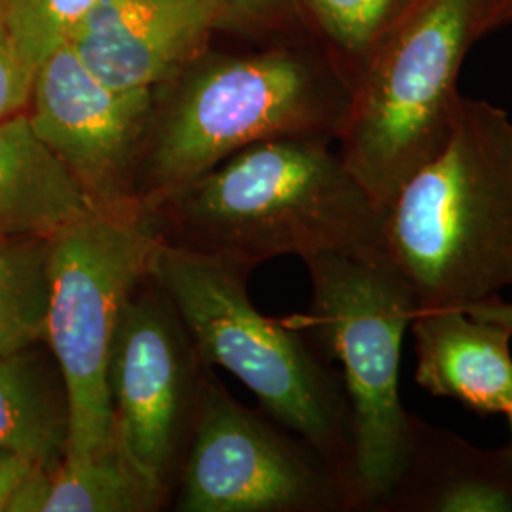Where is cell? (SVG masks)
Returning a JSON list of instances; mask_svg holds the SVG:
<instances>
[{
    "label": "cell",
    "mask_w": 512,
    "mask_h": 512,
    "mask_svg": "<svg viewBox=\"0 0 512 512\" xmlns=\"http://www.w3.org/2000/svg\"><path fill=\"white\" fill-rule=\"evenodd\" d=\"M148 213L167 241L247 272L275 256L385 253L384 211L327 137L245 147Z\"/></svg>",
    "instance_id": "1"
},
{
    "label": "cell",
    "mask_w": 512,
    "mask_h": 512,
    "mask_svg": "<svg viewBox=\"0 0 512 512\" xmlns=\"http://www.w3.org/2000/svg\"><path fill=\"white\" fill-rule=\"evenodd\" d=\"M384 247L420 308L473 304L512 287V120L461 97L439 154L384 209Z\"/></svg>",
    "instance_id": "2"
},
{
    "label": "cell",
    "mask_w": 512,
    "mask_h": 512,
    "mask_svg": "<svg viewBox=\"0 0 512 512\" xmlns=\"http://www.w3.org/2000/svg\"><path fill=\"white\" fill-rule=\"evenodd\" d=\"M247 274L162 236L148 277L188 330L203 363L228 370L251 389L277 425L304 440L338 475L351 501L353 439L344 384L300 330L256 310Z\"/></svg>",
    "instance_id": "3"
},
{
    "label": "cell",
    "mask_w": 512,
    "mask_h": 512,
    "mask_svg": "<svg viewBox=\"0 0 512 512\" xmlns=\"http://www.w3.org/2000/svg\"><path fill=\"white\" fill-rule=\"evenodd\" d=\"M308 313L289 321L342 365L351 412L353 509L384 511L410 446V412L399 393L401 349L418 300L387 253H315Z\"/></svg>",
    "instance_id": "4"
},
{
    "label": "cell",
    "mask_w": 512,
    "mask_h": 512,
    "mask_svg": "<svg viewBox=\"0 0 512 512\" xmlns=\"http://www.w3.org/2000/svg\"><path fill=\"white\" fill-rule=\"evenodd\" d=\"M484 14L486 0H423L355 86L340 156L382 211L450 141Z\"/></svg>",
    "instance_id": "5"
},
{
    "label": "cell",
    "mask_w": 512,
    "mask_h": 512,
    "mask_svg": "<svg viewBox=\"0 0 512 512\" xmlns=\"http://www.w3.org/2000/svg\"><path fill=\"white\" fill-rule=\"evenodd\" d=\"M351 88L298 52H272L209 69L167 112L139 202L152 211L228 156L277 137L340 135Z\"/></svg>",
    "instance_id": "6"
},
{
    "label": "cell",
    "mask_w": 512,
    "mask_h": 512,
    "mask_svg": "<svg viewBox=\"0 0 512 512\" xmlns=\"http://www.w3.org/2000/svg\"><path fill=\"white\" fill-rule=\"evenodd\" d=\"M160 239L158 222L148 211H93L50 239L44 342L67 395L63 458H86L114 439L112 344L129 296L150 275Z\"/></svg>",
    "instance_id": "7"
},
{
    "label": "cell",
    "mask_w": 512,
    "mask_h": 512,
    "mask_svg": "<svg viewBox=\"0 0 512 512\" xmlns=\"http://www.w3.org/2000/svg\"><path fill=\"white\" fill-rule=\"evenodd\" d=\"M183 461L181 512H319L349 509L348 490L304 440L203 382Z\"/></svg>",
    "instance_id": "8"
},
{
    "label": "cell",
    "mask_w": 512,
    "mask_h": 512,
    "mask_svg": "<svg viewBox=\"0 0 512 512\" xmlns=\"http://www.w3.org/2000/svg\"><path fill=\"white\" fill-rule=\"evenodd\" d=\"M29 105L38 139L71 171L95 211H147L137 196L133 162L152 90H112L65 42L38 67Z\"/></svg>",
    "instance_id": "9"
},
{
    "label": "cell",
    "mask_w": 512,
    "mask_h": 512,
    "mask_svg": "<svg viewBox=\"0 0 512 512\" xmlns=\"http://www.w3.org/2000/svg\"><path fill=\"white\" fill-rule=\"evenodd\" d=\"M175 310L147 277L114 336L109 391L114 439L131 465L167 494L190 406V351Z\"/></svg>",
    "instance_id": "10"
},
{
    "label": "cell",
    "mask_w": 512,
    "mask_h": 512,
    "mask_svg": "<svg viewBox=\"0 0 512 512\" xmlns=\"http://www.w3.org/2000/svg\"><path fill=\"white\" fill-rule=\"evenodd\" d=\"M211 16L209 0H97L67 42L112 90H152L183 61Z\"/></svg>",
    "instance_id": "11"
},
{
    "label": "cell",
    "mask_w": 512,
    "mask_h": 512,
    "mask_svg": "<svg viewBox=\"0 0 512 512\" xmlns=\"http://www.w3.org/2000/svg\"><path fill=\"white\" fill-rule=\"evenodd\" d=\"M410 330L421 389L476 416H505L512 404L511 329L456 306H437L416 311Z\"/></svg>",
    "instance_id": "12"
},
{
    "label": "cell",
    "mask_w": 512,
    "mask_h": 512,
    "mask_svg": "<svg viewBox=\"0 0 512 512\" xmlns=\"http://www.w3.org/2000/svg\"><path fill=\"white\" fill-rule=\"evenodd\" d=\"M384 511L512 512V444L476 448L412 414L408 456Z\"/></svg>",
    "instance_id": "13"
},
{
    "label": "cell",
    "mask_w": 512,
    "mask_h": 512,
    "mask_svg": "<svg viewBox=\"0 0 512 512\" xmlns=\"http://www.w3.org/2000/svg\"><path fill=\"white\" fill-rule=\"evenodd\" d=\"M71 171L38 139L29 114L0 120V234L52 239L93 213Z\"/></svg>",
    "instance_id": "14"
},
{
    "label": "cell",
    "mask_w": 512,
    "mask_h": 512,
    "mask_svg": "<svg viewBox=\"0 0 512 512\" xmlns=\"http://www.w3.org/2000/svg\"><path fill=\"white\" fill-rule=\"evenodd\" d=\"M69 410L61 376L35 349L0 357V450L55 467L67 446Z\"/></svg>",
    "instance_id": "15"
},
{
    "label": "cell",
    "mask_w": 512,
    "mask_h": 512,
    "mask_svg": "<svg viewBox=\"0 0 512 512\" xmlns=\"http://www.w3.org/2000/svg\"><path fill=\"white\" fill-rule=\"evenodd\" d=\"M164 497L112 439L86 458L55 465L44 512H150L162 507Z\"/></svg>",
    "instance_id": "16"
},
{
    "label": "cell",
    "mask_w": 512,
    "mask_h": 512,
    "mask_svg": "<svg viewBox=\"0 0 512 512\" xmlns=\"http://www.w3.org/2000/svg\"><path fill=\"white\" fill-rule=\"evenodd\" d=\"M319 35L348 65L351 92L385 44L414 16L423 0H302Z\"/></svg>",
    "instance_id": "17"
},
{
    "label": "cell",
    "mask_w": 512,
    "mask_h": 512,
    "mask_svg": "<svg viewBox=\"0 0 512 512\" xmlns=\"http://www.w3.org/2000/svg\"><path fill=\"white\" fill-rule=\"evenodd\" d=\"M48 256L50 239L12 238L0 247V357L44 340Z\"/></svg>",
    "instance_id": "18"
},
{
    "label": "cell",
    "mask_w": 512,
    "mask_h": 512,
    "mask_svg": "<svg viewBox=\"0 0 512 512\" xmlns=\"http://www.w3.org/2000/svg\"><path fill=\"white\" fill-rule=\"evenodd\" d=\"M97 0H4L6 19L21 57L38 67L67 42L74 25Z\"/></svg>",
    "instance_id": "19"
},
{
    "label": "cell",
    "mask_w": 512,
    "mask_h": 512,
    "mask_svg": "<svg viewBox=\"0 0 512 512\" xmlns=\"http://www.w3.org/2000/svg\"><path fill=\"white\" fill-rule=\"evenodd\" d=\"M37 71L27 65L10 33L6 6L0 0V120L25 112Z\"/></svg>",
    "instance_id": "20"
},
{
    "label": "cell",
    "mask_w": 512,
    "mask_h": 512,
    "mask_svg": "<svg viewBox=\"0 0 512 512\" xmlns=\"http://www.w3.org/2000/svg\"><path fill=\"white\" fill-rule=\"evenodd\" d=\"M55 467L50 465H37L29 475L23 478L18 490L12 495L6 512H44L50 486H52V473Z\"/></svg>",
    "instance_id": "21"
},
{
    "label": "cell",
    "mask_w": 512,
    "mask_h": 512,
    "mask_svg": "<svg viewBox=\"0 0 512 512\" xmlns=\"http://www.w3.org/2000/svg\"><path fill=\"white\" fill-rule=\"evenodd\" d=\"M37 465H40V461L31 456L12 452V450H0V512L8 511V503L12 495L18 490L23 478L29 475Z\"/></svg>",
    "instance_id": "22"
},
{
    "label": "cell",
    "mask_w": 512,
    "mask_h": 512,
    "mask_svg": "<svg viewBox=\"0 0 512 512\" xmlns=\"http://www.w3.org/2000/svg\"><path fill=\"white\" fill-rule=\"evenodd\" d=\"M461 310L480 317V319H488L494 323H501L507 329L512 330V302L503 300L499 294L497 296H490L486 300L480 302H473V304H465L461 306Z\"/></svg>",
    "instance_id": "23"
},
{
    "label": "cell",
    "mask_w": 512,
    "mask_h": 512,
    "mask_svg": "<svg viewBox=\"0 0 512 512\" xmlns=\"http://www.w3.org/2000/svg\"><path fill=\"white\" fill-rule=\"evenodd\" d=\"M512 25V0H486V14L482 21V35L494 33Z\"/></svg>",
    "instance_id": "24"
},
{
    "label": "cell",
    "mask_w": 512,
    "mask_h": 512,
    "mask_svg": "<svg viewBox=\"0 0 512 512\" xmlns=\"http://www.w3.org/2000/svg\"><path fill=\"white\" fill-rule=\"evenodd\" d=\"M239 4L243 6H251V8H258V10H287L293 6L294 0H238Z\"/></svg>",
    "instance_id": "25"
},
{
    "label": "cell",
    "mask_w": 512,
    "mask_h": 512,
    "mask_svg": "<svg viewBox=\"0 0 512 512\" xmlns=\"http://www.w3.org/2000/svg\"><path fill=\"white\" fill-rule=\"evenodd\" d=\"M505 416H507V420H509V427H511V435H512V404L511 408L505 412ZM512 444V442H511Z\"/></svg>",
    "instance_id": "26"
},
{
    "label": "cell",
    "mask_w": 512,
    "mask_h": 512,
    "mask_svg": "<svg viewBox=\"0 0 512 512\" xmlns=\"http://www.w3.org/2000/svg\"><path fill=\"white\" fill-rule=\"evenodd\" d=\"M8 239H12V238H8V236H4V234H0V247H2V245H4V243H6V241H8Z\"/></svg>",
    "instance_id": "27"
}]
</instances>
